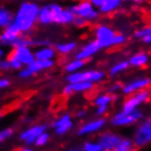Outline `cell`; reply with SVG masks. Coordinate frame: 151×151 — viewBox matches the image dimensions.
<instances>
[{"instance_id":"6da1fadb","label":"cell","mask_w":151,"mask_h":151,"mask_svg":"<svg viewBox=\"0 0 151 151\" xmlns=\"http://www.w3.org/2000/svg\"><path fill=\"white\" fill-rule=\"evenodd\" d=\"M40 4L34 1L21 2L14 12L13 24L22 35H29L37 23V14Z\"/></svg>"},{"instance_id":"7a4b0ae2","label":"cell","mask_w":151,"mask_h":151,"mask_svg":"<svg viewBox=\"0 0 151 151\" xmlns=\"http://www.w3.org/2000/svg\"><path fill=\"white\" fill-rule=\"evenodd\" d=\"M106 78V72L100 69H88V70H81L76 73H71L66 77L67 83L76 82H89L92 84H96L104 81Z\"/></svg>"},{"instance_id":"3957f363","label":"cell","mask_w":151,"mask_h":151,"mask_svg":"<svg viewBox=\"0 0 151 151\" xmlns=\"http://www.w3.org/2000/svg\"><path fill=\"white\" fill-rule=\"evenodd\" d=\"M132 145L135 148H145L151 142V119L147 117L146 119L140 121L134 132Z\"/></svg>"},{"instance_id":"277c9868","label":"cell","mask_w":151,"mask_h":151,"mask_svg":"<svg viewBox=\"0 0 151 151\" xmlns=\"http://www.w3.org/2000/svg\"><path fill=\"white\" fill-rule=\"evenodd\" d=\"M93 34H94V41H96L101 49L113 47V41L116 35V32L113 27L104 23H99L95 25Z\"/></svg>"},{"instance_id":"5b68a950","label":"cell","mask_w":151,"mask_h":151,"mask_svg":"<svg viewBox=\"0 0 151 151\" xmlns=\"http://www.w3.org/2000/svg\"><path fill=\"white\" fill-rule=\"evenodd\" d=\"M145 117V113L142 110L134 111L129 114L122 113L121 111L117 112L111 117V125L113 127H127V126H132L135 124H138L140 121H142Z\"/></svg>"},{"instance_id":"8992f818","label":"cell","mask_w":151,"mask_h":151,"mask_svg":"<svg viewBox=\"0 0 151 151\" xmlns=\"http://www.w3.org/2000/svg\"><path fill=\"white\" fill-rule=\"evenodd\" d=\"M107 125V119L105 117H96L94 119L84 122L77 130V135L80 137L90 136L98 132H102Z\"/></svg>"},{"instance_id":"52a82bcc","label":"cell","mask_w":151,"mask_h":151,"mask_svg":"<svg viewBox=\"0 0 151 151\" xmlns=\"http://www.w3.org/2000/svg\"><path fill=\"white\" fill-rule=\"evenodd\" d=\"M47 127L48 126L46 124H35L27 126V128L23 129L22 132H20L19 139L24 145H27V147L32 146V145H34V141L41 134L47 132Z\"/></svg>"},{"instance_id":"ba28073f","label":"cell","mask_w":151,"mask_h":151,"mask_svg":"<svg viewBox=\"0 0 151 151\" xmlns=\"http://www.w3.org/2000/svg\"><path fill=\"white\" fill-rule=\"evenodd\" d=\"M52 128L58 136H64L73 128V118L69 113H63L52 122Z\"/></svg>"},{"instance_id":"9c48e42d","label":"cell","mask_w":151,"mask_h":151,"mask_svg":"<svg viewBox=\"0 0 151 151\" xmlns=\"http://www.w3.org/2000/svg\"><path fill=\"white\" fill-rule=\"evenodd\" d=\"M122 140V136L112 130H103L100 132L98 141L103 151H114Z\"/></svg>"},{"instance_id":"30bf717a","label":"cell","mask_w":151,"mask_h":151,"mask_svg":"<svg viewBox=\"0 0 151 151\" xmlns=\"http://www.w3.org/2000/svg\"><path fill=\"white\" fill-rule=\"evenodd\" d=\"M53 13V23L58 25H69L73 21V15L59 4H49Z\"/></svg>"},{"instance_id":"8fae6325","label":"cell","mask_w":151,"mask_h":151,"mask_svg":"<svg viewBox=\"0 0 151 151\" xmlns=\"http://www.w3.org/2000/svg\"><path fill=\"white\" fill-rule=\"evenodd\" d=\"M151 84V79L149 77H140L136 78L134 80H130L127 83L123 84L121 92L126 96H130V95L135 94L136 92L140 90H145V89H149Z\"/></svg>"},{"instance_id":"7c38bea8","label":"cell","mask_w":151,"mask_h":151,"mask_svg":"<svg viewBox=\"0 0 151 151\" xmlns=\"http://www.w3.org/2000/svg\"><path fill=\"white\" fill-rule=\"evenodd\" d=\"M9 56L17 59L23 67H27L29 65H31L35 60L34 50L30 47H15V48H12Z\"/></svg>"},{"instance_id":"4fadbf2b","label":"cell","mask_w":151,"mask_h":151,"mask_svg":"<svg viewBox=\"0 0 151 151\" xmlns=\"http://www.w3.org/2000/svg\"><path fill=\"white\" fill-rule=\"evenodd\" d=\"M100 50H101V48H100L99 44L96 43V41L92 40V41L86 43L79 50L76 52L75 58L76 59H79V60H83V61L89 60V59H91L93 56H95Z\"/></svg>"},{"instance_id":"5bb4252c","label":"cell","mask_w":151,"mask_h":151,"mask_svg":"<svg viewBox=\"0 0 151 151\" xmlns=\"http://www.w3.org/2000/svg\"><path fill=\"white\" fill-rule=\"evenodd\" d=\"M95 86L89 82H76V83H67L63 90L61 93L65 96H70L76 93H89L91 91L94 90Z\"/></svg>"},{"instance_id":"9a60e30c","label":"cell","mask_w":151,"mask_h":151,"mask_svg":"<svg viewBox=\"0 0 151 151\" xmlns=\"http://www.w3.org/2000/svg\"><path fill=\"white\" fill-rule=\"evenodd\" d=\"M67 10L73 17H80V18H83V19L87 20L89 18V15L92 13V11L94 10V8L91 4L90 1L86 0V1H81V2H78V4H70V6L67 7Z\"/></svg>"},{"instance_id":"2e32d148","label":"cell","mask_w":151,"mask_h":151,"mask_svg":"<svg viewBox=\"0 0 151 151\" xmlns=\"http://www.w3.org/2000/svg\"><path fill=\"white\" fill-rule=\"evenodd\" d=\"M21 33L20 31L17 29L14 24L12 23L11 25H9L8 27H6L4 30H2V32L0 33V46H7V47H11L13 46V43L15 42V40L19 37Z\"/></svg>"},{"instance_id":"e0dca14e","label":"cell","mask_w":151,"mask_h":151,"mask_svg":"<svg viewBox=\"0 0 151 151\" xmlns=\"http://www.w3.org/2000/svg\"><path fill=\"white\" fill-rule=\"evenodd\" d=\"M150 60V56L147 52L140 50V52H136L135 54H132V56L129 57L128 61L129 67L132 68H144L147 67Z\"/></svg>"},{"instance_id":"ac0fdd59","label":"cell","mask_w":151,"mask_h":151,"mask_svg":"<svg viewBox=\"0 0 151 151\" xmlns=\"http://www.w3.org/2000/svg\"><path fill=\"white\" fill-rule=\"evenodd\" d=\"M56 50L52 45L37 47L34 50V57L37 60H54L55 57H56Z\"/></svg>"},{"instance_id":"d6986e66","label":"cell","mask_w":151,"mask_h":151,"mask_svg":"<svg viewBox=\"0 0 151 151\" xmlns=\"http://www.w3.org/2000/svg\"><path fill=\"white\" fill-rule=\"evenodd\" d=\"M37 23L41 25H50L53 24V13L49 7V4L40 6V10H38L37 14Z\"/></svg>"},{"instance_id":"ffe728a7","label":"cell","mask_w":151,"mask_h":151,"mask_svg":"<svg viewBox=\"0 0 151 151\" xmlns=\"http://www.w3.org/2000/svg\"><path fill=\"white\" fill-rule=\"evenodd\" d=\"M54 66H55V61L54 60L45 61V60H37V59H35L32 64L27 66V68L30 70L32 75L35 76V75H37V73H40V72H43V71H46V70L52 69Z\"/></svg>"},{"instance_id":"44dd1931","label":"cell","mask_w":151,"mask_h":151,"mask_svg":"<svg viewBox=\"0 0 151 151\" xmlns=\"http://www.w3.org/2000/svg\"><path fill=\"white\" fill-rule=\"evenodd\" d=\"M13 17L14 12L10 8L0 4V29L4 30L6 27L11 25L13 23Z\"/></svg>"},{"instance_id":"7402d4cb","label":"cell","mask_w":151,"mask_h":151,"mask_svg":"<svg viewBox=\"0 0 151 151\" xmlns=\"http://www.w3.org/2000/svg\"><path fill=\"white\" fill-rule=\"evenodd\" d=\"M123 1L122 0H104L102 7L99 9L98 11L100 14H111L116 12L123 7Z\"/></svg>"},{"instance_id":"603a6c76","label":"cell","mask_w":151,"mask_h":151,"mask_svg":"<svg viewBox=\"0 0 151 151\" xmlns=\"http://www.w3.org/2000/svg\"><path fill=\"white\" fill-rule=\"evenodd\" d=\"M56 53L60 54L63 56H67L70 54L75 53L76 49L78 48V44L76 42H65V43H57L55 45Z\"/></svg>"},{"instance_id":"cb8c5ba5","label":"cell","mask_w":151,"mask_h":151,"mask_svg":"<svg viewBox=\"0 0 151 151\" xmlns=\"http://www.w3.org/2000/svg\"><path fill=\"white\" fill-rule=\"evenodd\" d=\"M140 105H141V104L139 103V101H138L134 95H130V96H128V98L123 102L121 112L124 114H129V113H132V112H134V111L140 109Z\"/></svg>"},{"instance_id":"d4e9b609","label":"cell","mask_w":151,"mask_h":151,"mask_svg":"<svg viewBox=\"0 0 151 151\" xmlns=\"http://www.w3.org/2000/svg\"><path fill=\"white\" fill-rule=\"evenodd\" d=\"M129 68V64L127 60H119L115 63L114 65H112L109 69V72L107 75L110 78H115L118 75H121L123 72H125L127 69Z\"/></svg>"},{"instance_id":"484cf974","label":"cell","mask_w":151,"mask_h":151,"mask_svg":"<svg viewBox=\"0 0 151 151\" xmlns=\"http://www.w3.org/2000/svg\"><path fill=\"white\" fill-rule=\"evenodd\" d=\"M114 102V95L104 92V93H100L93 99V104L96 107H101V106H106L110 107V105Z\"/></svg>"},{"instance_id":"4316f807","label":"cell","mask_w":151,"mask_h":151,"mask_svg":"<svg viewBox=\"0 0 151 151\" xmlns=\"http://www.w3.org/2000/svg\"><path fill=\"white\" fill-rule=\"evenodd\" d=\"M86 66V61L79 60V59H72L69 63L65 65V71L67 72L68 75H71V73H76L78 71H81Z\"/></svg>"},{"instance_id":"83f0119b","label":"cell","mask_w":151,"mask_h":151,"mask_svg":"<svg viewBox=\"0 0 151 151\" xmlns=\"http://www.w3.org/2000/svg\"><path fill=\"white\" fill-rule=\"evenodd\" d=\"M136 148L134 147L132 139L129 138H122L118 146L114 151H135Z\"/></svg>"},{"instance_id":"f1b7e54d","label":"cell","mask_w":151,"mask_h":151,"mask_svg":"<svg viewBox=\"0 0 151 151\" xmlns=\"http://www.w3.org/2000/svg\"><path fill=\"white\" fill-rule=\"evenodd\" d=\"M135 98L139 101L140 104H145V103H148L149 100H150V95L151 92L149 89H145V90H140L138 92H136L135 94H132Z\"/></svg>"},{"instance_id":"f546056e","label":"cell","mask_w":151,"mask_h":151,"mask_svg":"<svg viewBox=\"0 0 151 151\" xmlns=\"http://www.w3.org/2000/svg\"><path fill=\"white\" fill-rule=\"evenodd\" d=\"M81 151H103L96 140H88L82 146Z\"/></svg>"},{"instance_id":"4dcf8cb0","label":"cell","mask_w":151,"mask_h":151,"mask_svg":"<svg viewBox=\"0 0 151 151\" xmlns=\"http://www.w3.org/2000/svg\"><path fill=\"white\" fill-rule=\"evenodd\" d=\"M149 35H151V27L149 25H147V27H140V29H138L134 33V37L141 41L142 38H145L146 36H149Z\"/></svg>"},{"instance_id":"1f68e13d","label":"cell","mask_w":151,"mask_h":151,"mask_svg":"<svg viewBox=\"0 0 151 151\" xmlns=\"http://www.w3.org/2000/svg\"><path fill=\"white\" fill-rule=\"evenodd\" d=\"M49 138H50V136H49L48 132H44L36 138V140L34 141V145L36 147H44V146H46V145L48 144Z\"/></svg>"},{"instance_id":"d6a6232c","label":"cell","mask_w":151,"mask_h":151,"mask_svg":"<svg viewBox=\"0 0 151 151\" xmlns=\"http://www.w3.org/2000/svg\"><path fill=\"white\" fill-rule=\"evenodd\" d=\"M14 135V129L11 127H8V128H4L0 130V145L2 144L4 141L10 139L12 136Z\"/></svg>"},{"instance_id":"836d02e7","label":"cell","mask_w":151,"mask_h":151,"mask_svg":"<svg viewBox=\"0 0 151 151\" xmlns=\"http://www.w3.org/2000/svg\"><path fill=\"white\" fill-rule=\"evenodd\" d=\"M7 60L9 63V67H10V70H14V71H19L20 69L23 68V66L20 64L19 61L14 59L13 57L11 56H8L7 57Z\"/></svg>"},{"instance_id":"e575fe53","label":"cell","mask_w":151,"mask_h":151,"mask_svg":"<svg viewBox=\"0 0 151 151\" xmlns=\"http://www.w3.org/2000/svg\"><path fill=\"white\" fill-rule=\"evenodd\" d=\"M122 87H123V84L119 82H114L112 83L109 89H107V93H110L112 95H115V94H118V92L122 90Z\"/></svg>"},{"instance_id":"d590c367","label":"cell","mask_w":151,"mask_h":151,"mask_svg":"<svg viewBox=\"0 0 151 151\" xmlns=\"http://www.w3.org/2000/svg\"><path fill=\"white\" fill-rule=\"evenodd\" d=\"M18 77H19L20 79L27 80V79H31V78L34 77V76L31 73V71L27 67H23L22 69H20L19 71H18Z\"/></svg>"},{"instance_id":"8d00e7d4","label":"cell","mask_w":151,"mask_h":151,"mask_svg":"<svg viewBox=\"0 0 151 151\" xmlns=\"http://www.w3.org/2000/svg\"><path fill=\"white\" fill-rule=\"evenodd\" d=\"M71 24H73L76 27H79V29H82V27H86L89 24L88 21L83 18H80V17H75L73 18V21H72Z\"/></svg>"},{"instance_id":"74e56055","label":"cell","mask_w":151,"mask_h":151,"mask_svg":"<svg viewBox=\"0 0 151 151\" xmlns=\"http://www.w3.org/2000/svg\"><path fill=\"white\" fill-rule=\"evenodd\" d=\"M109 109H110V107H106V106L96 107L95 115H96L98 117H104V116H105V114H107V112H109Z\"/></svg>"},{"instance_id":"f35d334b","label":"cell","mask_w":151,"mask_h":151,"mask_svg":"<svg viewBox=\"0 0 151 151\" xmlns=\"http://www.w3.org/2000/svg\"><path fill=\"white\" fill-rule=\"evenodd\" d=\"M88 116V111L84 110V109H80V110L76 111L75 117L77 119H84L86 117Z\"/></svg>"},{"instance_id":"ab89813d","label":"cell","mask_w":151,"mask_h":151,"mask_svg":"<svg viewBox=\"0 0 151 151\" xmlns=\"http://www.w3.org/2000/svg\"><path fill=\"white\" fill-rule=\"evenodd\" d=\"M0 71H10V67H9V63H8L7 58H4L0 60Z\"/></svg>"},{"instance_id":"60d3db41","label":"cell","mask_w":151,"mask_h":151,"mask_svg":"<svg viewBox=\"0 0 151 151\" xmlns=\"http://www.w3.org/2000/svg\"><path fill=\"white\" fill-rule=\"evenodd\" d=\"M11 84V81L8 78H0V90H4V89H7V88L10 87Z\"/></svg>"},{"instance_id":"b9f144b4","label":"cell","mask_w":151,"mask_h":151,"mask_svg":"<svg viewBox=\"0 0 151 151\" xmlns=\"http://www.w3.org/2000/svg\"><path fill=\"white\" fill-rule=\"evenodd\" d=\"M141 42H142L144 44H146V45H150V44H151V35H149V36H146L145 38H142V40H141Z\"/></svg>"},{"instance_id":"7bdbcfd3","label":"cell","mask_w":151,"mask_h":151,"mask_svg":"<svg viewBox=\"0 0 151 151\" xmlns=\"http://www.w3.org/2000/svg\"><path fill=\"white\" fill-rule=\"evenodd\" d=\"M17 151H35V150L33 149V148L27 147V146H25V147H21V148H19V149H18Z\"/></svg>"},{"instance_id":"ee69618b","label":"cell","mask_w":151,"mask_h":151,"mask_svg":"<svg viewBox=\"0 0 151 151\" xmlns=\"http://www.w3.org/2000/svg\"><path fill=\"white\" fill-rule=\"evenodd\" d=\"M4 56H6V50L4 49V47H1V46H0V60H1V59H4Z\"/></svg>"},{"instance_id":"f6af8a7d","label":"cell","mask_w":151,"mask_h":151,"mask_svg":"<svg viewBox=\"0 0 151 151\" xmlns=\"http://www.w3.org/2000/svg\"><path fill=\"white\" fill-rule=\"evenodd\" d=\"M22 122L24 124H30L31 122H32V119H31V117H24L22 119Z\"/></svg>"},{"instance_id":"bcb514c9","label":"cell","mask_w":151,"mask_h":151,"mask_svg":"<svg viewBox=\"0 0 151 151\" xmlns=\"http://www.w3.org/2000/svg\"><path fill=\"white\" fill-rule=\"evenodd\" d=\"M2 117H4V113H2V112H1V111H0V121H1V119H2Z\"/></svg>"},{"instance_id":"7dc6e473","label":"cell","mask_w":151,"mask_h":151,"mask_svg":"<svg viewBox=\"0 0 151 151\" xmlns=\"http://www.w3.org/2000/svg\"><path fill=\"white\" fill-rule=\"evenodd\" d=\"M68 151H81V150H78V149H70V150Z\"/></svg>"}]
</instances>
